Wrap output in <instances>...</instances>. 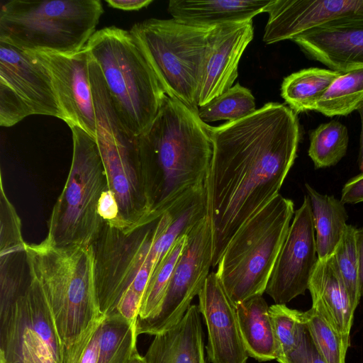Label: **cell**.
<instances>
[{
  "label": "cell",
  "mask_w": 363,
  "mask_h": 363,
  "mask_svg": "<svg viewBox=\"0 0 363 363\" xmlns=\"http://www.w3.org/2000/svg\"><path fill=\"white\" fill-rule=\"evenodd\" d=\"M208 128L213 155L205 189L215 267L238 231L279 194L301 133L297 114L276 102Z\"/></svg>",
  "instance_id": "1"
},
{
  "label": "cell",
  "mask_w": 363,
  "mask_h": 363,
  "mask_svg": "<svg viewBox=\"0 0 363 363\" xmlns=\"http://www.w3.org/2000/svg\"><path fill=\"white\" fill-rule=\"evenodd\" d=\"M208 127L197 113L166 95L150 127L137 137L155 214L205 185L213 155Z\"/></svg>",
  "instance_id": "2"
},
{
  "label": "cell",
  "mask_w": 363,
  "mask_h": 363,
  "mask_svg": "<svg viewBox=\"0 0 363 363\" xmlns=\"http://www.w3.org/2000/svg\"><path fill=\"white\" fill-rule=\"evenodd\" d=\"M25 257L41 283L62 348L69 346L104 315L96 296L94 246L55 247L44 240L26 243Z\"/></svg>",
  "instance_id": "3"
},
{
  "label": "cell",
  "mask_w": 363,
  "mask_h": 363,
  "mask_svg": "<svg viewBox=\"0 0 363 363\" xmlns=\"http://www.w3.org/2000/svg\"><path fill=\"white\" fill-rule=\"evenodd\" d=\"M89 74L96 116V142L108 188L114 194L119 208L116 228L129 234L161 215L153 213L137 138L129 133L118 117L101 71L92 57Z\"/></svg>",
  "instance_id": "4"
},
{
  "label": "cell",
  "mask_w": 363,
  "mask_h": 363,
  "mask_svg": "<svg viewBox=\"0 0 363 363\" xmlns=\"http://www.w3.org/2000/svg\"><path fill=\"white\" fill-rule=\"evenodd\" d=\"M86 47L101 71L121 122L140 136L150 127L166 94L134 35L114 26L104 27Z\"/></svg>",
  "instance_id": "5"
},
{
  "label": "cell",
  "mask_w": 363,
  "mask_h": 363,
  "mask_svg": "<svg viewBox=\"0 0 363 363\" xmlns=\"http://www.w3.org/2000/svg\"><path fill=\"white\" fill-rule=\"evenodd\" d=\"M100 0H9L0 9V42L26 52L69 55L95 33Z\"/></svg>",
  "instance_id": "6"
},
{
  "label": "cell",
  "mask_w": 363,
  "mask_h": 363,
  "mask_svg": "<svg viewBox=\"0 0 363 363\" xmlns=\"http://www.w3.org/2000/svg\"><path fill=\"white\" fill-rule=\"evenodd\" d=\"M294 212L293 201L279 194L230 240L216 273L235 305L265 292Z\"/></svg>",
  "instance_id": "7"
},
{
  "label": "cell",
  "mask_w": 363,
  "mask_h": 363,
  "mask_svg": "<svg viewBox=\"0 0 363 363\" xmlns=\"http://www.w3.org/2000/svg\"><path fill=\"white\" fill-rule=\"evenodd\" d=\"M213 28L149 18L130 30L165 94L197 113Z\"/></svg>",
  "instance_id": "8"
},
{
  "label": "cell",
  "mask_w": 363,
  "mask_h": 363,
  "mask_svg": "<svg viewBox=\"0 0 363 363\" xmlns=\"http://www.w3.org/2000/svg\"><path fill=\"white\" fill-rule=\"evenodd\" d=\"M70 129L73 145L70 169L52 210L45 240L55 247H89L104 223L98 205L108 185L96 140L77 126Z\"/></svg>",
  "instance_id": "9"
},
{
  "label": "cell",
  "mask_w": 363,
  "mask_h": 363,
  "mask_svg": "<svg viewBox=\"0 0 363 363\" xmlns=\"http://www.w3.org/2000/svg\"><path fill=\"white\" fill-rule=\"evenodd\" d=\"M172 220V215L168 210L129 234H124L104 223L93 244L95 286L103 315L108 316L116 312L120 298L140 270L148 267L154 274L157 262L152 247Z\"/></svg>",
  "instance_id": "10"
},
{
  "label": "cell",
  "mask_w": 363,
  "mask_h": 363,
  "mask_svg": "<svg viewBox=\"0 0 363 363\" xmlns=\"http://www.w3.org/2000/svg\"><path fill=\"white\" fill-rule=\"evenodd\" d=\"M28 268L26 289L0 318V363H61L51 310L38 277Z\"/></svg>",
  "instance_id": "11"
},
{
  "label": "cell",
  "mask_w": 363,
  "mask_h": 363,
  "mask_svg": "<svg viewBox=\"0 0 363 363\" xmlns=\"http://www.w3.org/2000/svg\"><path fill=\"white\" fill-rule=\"evenodd\" d=\"M31 115L65 121L45 67L31 52L0 42V125L13 126Z\"/></svg>",
  "instance_id": "12"
},
{
  "label": "cell",
  "mask_w": 363,
  "mask_h": 363,
  "mask_svg": "<svg viewBox=\"0 0 363 363\" xmlns=\"http://www.w3.org/2000/svg\"><path fill=\"white\" fill-rule=\"evenodd\" d=\"M211 267L212 233L206 216L188 234L187 243L175 266L161 308L151 320L138 323V335H155L180 321L201 290Z\"/></svg>",
  "instance_id": "13"
},
{
  "label": "cell",
  "mask_w": 363,
  "mask_h": 363,
  "mask_svg": "<svg viewBox=\"0 0 363 363\" xmlns=\"http://www.w3.org/2000/svg\"><path fill=\"white\" fill-rule=\"evenodd\" d=\"M317 259L311 206L306 195L294 212L265 292L277 304H286L304 295Z\"/></svg>",
  "instance_id": "14"
},
{
  "label": "cell",
  "mask_w": 363,
  "mask_h": 363,
  "mask_svg": "<svg viewBox=\"0 0 363 363\" xmlns=\"http://www.w3.org/2000/svg\"><path fill=\"white\" fill-rule=\"evenodd\" d=\"M30 52L50 74L65 122L69 128H80L96 140V116L89 74L91 55L87 48L69 55Z\"/></svg>",
  "instance_id": "15"
},
{
  "label": "cell",
  "mask_w": 363,
  "mask_h": 363,
  "mask_svg": "<svg viewBox=\"0 0 363 363\" xmlns=\"http://www.w3.org/2000/svg\"><path fill=\"white\" fill-rule=\"evenodd\" d=\"M265 12L263 41L273 44L333 21L362 17L363 0H272Z\"/></svg>",
  "instance_id": "16"
},
{
  "label": "cell",
  "mask_w": 363,
  "mask_h": 363,
  "mask_svg": "<svg viewBox=\"0 0 363 363\" xmlns=\"http://www.w3.org/2000/svg\"><path fill=\"white\" fill-rule=\"evenodd\" d=\"M199 308L208 330L206 351L211 363H247L249 355L237 308L216 272L207 277L199 295Z\"/></svg>",
  "instance_id": "17"
},
{
  "label": "cell",
  "mask_w": 363,
  "mask_h": 363,
  "mask_svg": "<svg viewBox=\"0 0 363 363\" xmlns=\"http://www.w3.org/2000/svg\"><path fill=\"white\" fill-rule=\"evenodd\" d=\"M313 60L347 73L363 69V16L333 21L292 40Z\"/></svg>",
  "instance_id": "18"
},
{
  "label": "cell",
  "mask_w": 363,
  "mask_h": 363,
  "mask_svg": "<svg viewBox=\"0 0 363 363\" xmlns=\"http://www.w3.org/2000/svg\"><path fill=\"white\" fill-rule=\"evenodd\" d=\"M253 36L252 20L213 28L199 95V107L234 85L240 60Z\"/></svg>",
  "instance_id": "19"
},
{
  "label": "cell",
  "mask_w": 363,
  "mask_h": 363,
  "mask_svg": "<svg viewBox=\"0 0 363 363\" xmlns=\"http://www.w3.org/2000/svg\"><path fill=\"white\" fill-rule=\"evenodd\" d=\"M308 290L318 311L350 345L354 313L350 297L332 255L317 259Z\"/></svg>",
  "instance_id": "20"
},
{
  "label": "cell",
  "mask_w": 363,
  "mask_h": 363,
  "mask_svg": "<svg viewBox=\"0 0 363 363\" xmlns=\"http://www.w3.org/2000/svg\"><path fill=\"white\" fill-rule=\"evenodd\" d=\"M199 306L191 305L183 318L169 329L154 335L145 363H206Z\"/></svg>",
  "instance_id": "21"
},
{
  "label": "cell",
  "mask_w": 363,
  "mask_h": 363,
  "mask_svg": "<svg viewBox=\"0 0 363 363\" xmlns=\"http://www.w3.org/2000/svg\"><path fill=\"white\" fill-rule=\"evenodd\" d=\"M272 0H171L167 11L172 18L203 28L247 21L265 12Z\"/></svg>",
  "instance_id": "22"
},
{
  "label": "cell",
  "mask_w": 363,
  "mask_h": 363,
  "mask_svg": "<svg viewBox=\"0 0 363 363\" xmlns=\"http://www.w3.org/2000/svg\"><path fill=\"white\" fill-rule=\"evenodd\" d=\"M242 340L249 357L259 362L277 359L279 347L269 308L262 296L236 304Z\"/></svg>",
  "instance_id": "23"
},
{
  "label": "cell",
  "mask_w": 363,
  "mask_h": 363,
  "mask_svg": "<svg viewBox=\"0 0 363 363\" xmlns=\"http://www.w3.org/2000/svg\"><path fill=\"white\" fill-rule=\"evenodd\" d=\"M305 186L311 206L317 255L323 259L332 255L338 245L347 225L348 215L341 200L321 194L308 184Z\"/></svg>",
  "instance_id": "24"
},
{
  "label": "cell",
  "mask_w": 363,
  "mask_h": 363,
  "mask_svg": "<svg viewBox=\"0 0 363 363\" xmlns=\"http://www.w3.org/2000/svg\"><path fill=\"white\" fill-rule=\"evenodd\" d=\"M342 74L319 67L301 69L284 79L281 95L296 114L312 111L316 101Z\"/></svg>",
  "instance_id": "25"
},
{
  "label": "cell",
  "mask_w": 363,
  "mask_h": 363,
  "mask_svg": "<svg viewBox=\"0 0 363 363\" xmlns=\"http://www.w3.org/2000/svg\"><path fill=\"white\" fill-rule=\"evenodd\" d=\"M363 103V69L342 73L313 107L327 117L347 116Z\"/></svg>",
  "instance_id": "26"
},
{
  "label": "cell",
  "mask_w": 363,
  "mask_h": 363,
  "mask_svg": "<svg viewBox=\"0 0 363 363\" xmlns=\"http://www.w3.org/2000/svg\"><path fill=\"white\" fill-rule=\"evenodd\" d=\"M309 140L308 155L315 169L333 167L347 153L348 130L339 121L332 120L311 130Z\"/></svg>",
  "instance_id": "27"
},
{
  "label": "cell",
  "mask_w": 363,
  "mask_h": 363,
  "mask_svg": "<svg viewBox=\"0 0 363 363\" xmlns=\"http://www.w3.org/2000/svg\"><path fill=\"white\" fill-rule=\"evenodd\" d=\"M137 329L118 312L106 316L101 327L97 363H127L137 347Z\"/></svg>",
  "instance_id": "28"
},
{
  "label": "cell",
  "mask_w": 363,
  "mask_h": 363,
  "mask_svg": "<svg viewBox=\"0 0 363 363\" xmlns=\"http://www.w3.org/2000/svg\"><path fill=\"white\" fill-rule=\"evenodd\" d=\"M187 240L188 234L181 236L153 274L141 300L138 323L150 321L158 313L172 273Z\"/></svg>",
  "instance_id": "29"
},
{
  "label": "cell",
  "mask_w": 363,
  "mask_h": 363,
  "mask_svg": "<svg viewBox=\"0 0 363 363\" xmlns=\"http://www.w3.org/2000/svg\"><path fill=\"white\" fill-rule=\"evenodd\" d=\"M256 110L255 99L251 91L237 83L209 103L199 107L198 115L207 124L218 121H238Z\"/></svg>",
  "instance_id": "30"
},
{
  "label": "cell",
  "mask_w": 363,
  "mask_h": 363,
  "mask_svg": "<svg viewBox=\"0 0 363 363\" xmlns=\"http://www.w3.org/2000/svg\"><path fill=\"white\" fill-rule=\"evenodd\" d=\"M303 323L315 347L327 363H346L349 345L315 308L302 312Z\"/></svg>",
  "instance_id": "31"
},
{
  "label": "cell",
  "mask_w": 363,
  "mask_h": 363,
  "mask_svg": "<svg viewBox=\"0 0 363 363\" xmlns=\"http://www.w3.org/2000/svg\"><path fill=\"white\" fill-rule=\"evenodd\" d=\"M356 230L354 226L347 225L332 254L354 311L361 298Z\"/></svg>",
  "instance_id": "32"
},
{
  "label": "cell",
  "mask_w": 363,
  "mask_h": 363,
  "mask_svg": "<svg viewBox=\"0 0 363 363\" xmlns=\"http://www.w3.org/2000/svg\"><path fill=\"white\" fill-rule=\"evenodd\" d=\"M269 315L279 347V357H284L298 345L306 326L302 312L288 308L286 304H273Z\"/></svg>",
  "instance_id": "33"
},
{
  "label": "cell",
  "mask_w": 363,
  "mask_h": 363,
  "mask_svg": "<svg viewBox=\"0 0 363 363\" xmlns=\"http://www.w3.org/2000/svg\"><path fill=\"white\" fill-rule=\"evenodd\" d=\"M103 315L93 322L71 345L62 347L61 363H97Z\"/></svg>",
  "instance_id": "34"
},
{
  "label": "cell",
  "mask_w": 363,
  "mask_h": 363,
  "mask_svg": "<svg viewBox=\"0 0 363 363\" xmlns=\"http://www.w3.org/2000/svg\"><path fill=\"white\" fill-rule=\"evenodd\" d=\"M19 217L4 191L1 190V250H24Z\"/></svg>",
  "instance_id": "35"
},
{
  "label": "cell",
  "mask_w": 363,
  "mask_h": 363,
  "mask_svg": "<svg viewBox=\"0 0 363 363\" xmlns=\"http://www.w3.org/2000/svg\"><path fill=\"white\" fill-rule=\"evenodd\" d=\"M277 360L279 363H327L315 347L306 328L297 347Z\"/></svg>",
  "instance_id": "36"
},
{
  "label": "cell",
  "mask_w": 363,
  "mask_h": 363,
  "mask_svg": "<svg viewBox=\"0 0 363 363\" xmlns=\"http://www.w3.org/2000/svg\"><path fill=\"white\" fill-rule=\"evenodd\" d=\"M141 300L142 298L139 294L133 289H128L120 298L116 306V312L135 329H137Z\"/></svg>",
  "instance_id": "37"
},
{
  "label": "cell",
  "mask_w": 363,
  "mask_h": 363,
  "mask_svg": "<svg viewBox=\"0 0 363 363\" xmlns=\"http://www.w3.org/2000/svg\"><path fill=\"white\" fill-rule=\"evenodd\" d=\"M98 213L105 223L110 227L116 228L119 218V208L114 194L108 188L100 197Z\"/></svg>",
  "instance_id": "38"
},
{
  "label": "cell",
  "mask_w": 363,
  "mask_h": 363,
  "mask_svg": "<svg viewBox=\"0 0 363 363\" xmlns=\"http://www.w3.org/2000/svg\"><path fill=\"white\" fill-rule=\"evenodd\" d=\"M340 200L345 204L363 202V172L352 177L345 184Z\"/></svg>",
  "instance_id": "39"
},
{
  "label": "cell",
  "mask_w": 363,
  "mask_h": 363,
  "mask_svg": "<svg viewBox=\"0 0 363 363\" xmlns=\"http://www.w3.org/2000/svg\"><path fill=\"white\" fill-rule=\"evenodd\" d=\"M107 4L115 9L125 11H138L147 7L152 0H106Z\"/></svg>",
  "instance_id": "40"
},
{
  "label": "cell",
  "mask_w": 363,
  "mask_h": 363,
  "mask_svg": "<svg viewBox=\"0 0 363 363\" xmlns=\"http://www.w3.org/2000/svg\"><path fill=\"white\" fill-rule=\"evenodd\" d=\"M356 242L359 259V279L361 297L363 298V227L356 230Z\"/></svg>",
  "instance_id": "41"
},
{
  "label": "cell",
  "mask_w": 363,
  "mask_h": 363,
  "mask_svg": "<svg viewBox=\"0 0 363 363\" xmlns=\"http://www.w3.org/2000/svg\"><path fill=\"white\" fill-rule=\"evenodd\" d=\"M361 118V133L359 139V150L357 159L359 169L363 172V103L357 110Z\"/></svg>",
  "instance_id": "42"
},
{
  "label": "cell",
  "mask_w": 363,
  "mask_h": 363,
  "mask_svg": "<svg viewBox=\"0 0 363 363\" xmlns=\"http://www.w3.org/2000/svg\"><path fill=\"white\" fill-rule=\"evenodd\" d=\"M127 363H145L143 357L139 354L137 347L133 351Z\"/></svg>",
  "instance_id": "43"
}]
</instances>
